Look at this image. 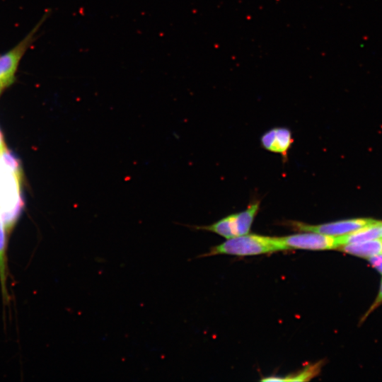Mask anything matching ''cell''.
<instances>
[{
    "label": "cell",
    "instance_id": "7a4b0ae2",
    "mask_svg": "<svg viewBox=\"0 0 382 382\" xmlns=\"http://www.w3.org/2000/svg\"><path fill=\"white\" fill-rule=\"evenodd\" d=\"M44 18L14 47L0 55V93L15 80L18 64Z\"/></svg>",
    "mask_w": 382,
    "mask_h": 382
},
{
    "label": "cell",
    "instance_id": "6da1fadb",
    "mask_svg": "<svg viewBox=\"0 0 382 382\" xmlns=\"http://www.w3.org/2000/svg\"><path fill=\"white\" fill-rule=\"evenodd\" d=\"M284 250L279 237L257 234H243L227 239L221 244L213 246L209 252L199 257L220 254L238 256L256 255Z\"/></svg>",
    "mask_w": 382,
    "mask_h": 382
},
{
    "label": "cell",
    "instance_id": "4fadbf2b",
    "mask_svg": "<svg viewBox=\"0 0 382 382\" xmlns=\"http://www.w3.org/2000/svg\"><path fill=\"white\" fill-rule=\"evenodd\" d=\"M320 364H313L305 368L296 375L292 376L280 377V381H309L316 376L320 371Z\"/></svg>",
    "mask_w": 382,
    "mask_h": 382
},
{
    "label": "cell",
    "instance_id": "30bf717a",
    "mask_svg": "<svg viewBox=\"0 0 382 382\" xmlns=\"http://www.w3.org/2000/svg\"><path fill=\"white\" fill-rule=\"evenodd\" d=\"M6 228L0 216V282L3 299L8 298L7 291V262H6Z\"/></svg>",
    "mask_w": 382,
    "mask_h": 382
},
{
    "label": "cell",
    "instance_id": "ba28073f",
    "mask_svg": "<svg viewBox=\"0 0 382 382\" xmlns=\"http://www.w3.org/2000/svg\"><path fill=\"white\" fill-rule=\"evenodd\" d=\"M196 230L207 231L215 233L226 239L238 236L236 214H231L216 222L207 226H190L185 225Z\"/></svg>",
    "mask_w": 382,
    "mask_h": 382
},
{
    "label": "cell",
    "instance_id": "7c38bea8",
    "mask_svg": "<svg viewBox=\"0 0 382 382\" xmlns=\"http://www.w3.org/2000/svg\"><path fill=\"white\" fill-rule=\"evenodd\" d=\"M0 161L1 165L16 175L22 181L23 170L21 161L12 151L5 147L0 153Z\"/></svg>",
    "mask_w": 382,
    "mask_h": 382
},
{
    "label": "cell",
    "instance_id": "2e32d148",
    "mask_svg": "<svg viewBox=\"0 0 382 382\" xmlns=\"http://www.w3.org/2000/svg\"><path fill=\"white\" fill-rule=\"evenodd\" d=\"M5 144L3 138V135L0 130V153L2 151V150L5 148Z\"/></svg>",
    "mask_w": 382,
    "mask_h": 382
},
{
    "label": "cell",
    "instance_id": "5b68a950",
    "mask_svg": "<svg viewBox=\"0 0 382 382\" xmlns=\"http://www.w3.org/2000/svg\"><path fill=\"white\" fill-rule=\"evenodd\" d=\"M18 177L6 168L0 173V212L13 209L22 197Z\"/></svg>",
    "mask_w": 382,
    "mask_h": 382
},
{
    "label": "cell",
    "instance_id": "9c48e42d",
    "mask_svg": "<svg viewBox=\"0 0 382 382\" xmlns=\"http://www.w3.org/2000/svg\"><path fill=\"white\" fill-rule=\"evenodd\" d=\"M341 251L361 257H369L382 253V238L350 243L337 248Z\"/></svg>",
    "mask_w": 382,
    "mask_h": 382
},
{
    "label": "cell",
    "instance_id": "8992f818",
    "mask_svg": "<svg viewBox=\"0 0 382 382\" xmlns=\"http://www.w3.org/2000/svg\"><path fill=\"white\" fill-rule=\"evenodd\" d=\"M293 142L291 133L284 127L273 128L261 137L262 146L270 151L286 155Z\"/></svg>",
    "mask_w": 382,
    "mask_h": 382
},
{
    "label": "cell",
    "instance_id": "e0dca14e",
    "mask_svg": "<svg viewBox=\"0 0 382 382\" xmlns=\"http://www.w3.org/2000/svg\"><path fill=\"white\" fill-rule=\"evenodd\" d=\"M381 236H382V223H381Z\"/></svg>",
    "mask_w": 382,
    "mask_h": 382
},
{
    "label": "cell",
    "instance_id": "3957f363",
    "mask_svg": "<svg viewBox=\"0 0 382 382\" xmlns=\"http://www.w3.org/2000/svg\"><path fill=\"white\" fill-rule=\"evenodd\" d=\"M284 250L287 249H303L324 250L337 248V237L316 232L306 231L284 237H279Z\"/></svg>",
    "mask_w": 382,
    "mask_h": 382
},
{
    "label": "cell",
    "instance_id": "52a82bcc",
    "mask_svg": "<svg viewBox=\"0 0 382 382\" xmlns=\"http://www.w3.org/2000/svg\"><path fill=\"white\" fill-rule=\"evenodd\" d=\"M381 223L382 221H376L372 224L357 231L344 236H337L338 247L342 245L359 243L378 238L381 236Z\"/></svg>",
    "mask_w": 382,
    "mask_h": 382
},
{
    "label": "cell",
    "instance_id": "277c9868",
    "mask_svg": "<svg viewBox=\"0 0 382 382\" xmlns=\"http://www.w3.org/2000/svg\"><path fill=\"white\" fill-rule=\"evenodd\" d=\"M371 219H352L340 220L319 225H311L302 222H293L294 228L301 231H310L331 236H340L357 231L374 223Z\"/></svg>",
    "mask_w": 382,
    "mask_h": 382
},
{
    "label": "cell",
    "instance_id": "5bb4252c",
    "mask_svg": "<svg viewBox=\"0 0 382 382\" xmlns=\"http://www.w3.org/2000/svg\"><path fill=\"white\" fill-rule=\"evenodd\" d=\"M370 264L382 274V253L369 257Z\"/></svg>",
    "mask_w": 382,
    "mask_h": 382
},
{
    "label": "cell",
    "instance_id": "9a60e30c",
    "mask_svg": "<svg viewBox=\"0 0 382 382\" xmlns=\"http://www.w3.org/2000/svg\"><path fill=\"white\" fill-rule=\"evenodd\" d=\"M381 303H382V281H381V284L379 294L377 296L376 300L374 301L373 305L371 306V307L370 308L369 311L365 315V317H366L369 313H370L374 309H375L376 307H378L379 306V304H381Z\"/></svg>",
    "mask_w": 382,
    "mask_h": 382
},
{
    "label": "cell",
    "instance_id": "8fae6325",
    "mask_svg": "<svg viewBox=\"0 0 382 382\" xmlns=\"http://www.w3.org/2000/svg\"><path fill=\"white\" fill-rule=\"evenodd\" d=\"M260 207V202L250 204L246 209L236 214L238 236L248 233Z\"/></svg>",
    "mask_w": 382,
    "mask_h": 382
}]
</instances>
